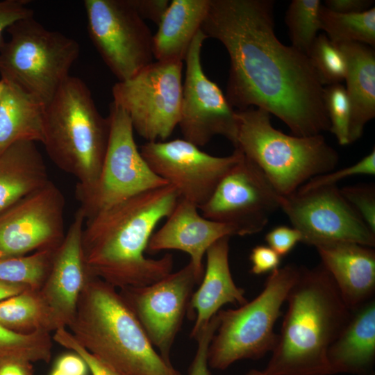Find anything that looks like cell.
Masks as SVG:
<instances>
[{
    "label": "cell",
    "mask_w": 375,
    "mask_h": 375,
    "mask_svg": "<svg viewBox=\"0 0 375 375\" xmlns=\"http://www.w3.org/2000/svg\"><path fill=\"white\" fill-rule=\"evenodd\" d=\"M140 151L156 174L198 208L209 199L242 155L234 149L227 156H212L184 139L147 142Z\"/></svg>",
    "instance_id": "2e32d148"
},
{
    "label": "cell",
    "mask_w": 375,
    "mask_h": 375,
    "mask_svg": "<svg viewBox=\"0 0 375 375\" xmlns=\"http://www.w3.org/2000/svg\"><path fill=\"white\" fill-rule=\"evenodd\" d=\"M54 340L61 345L74 350L85 362L92 375H121L118 372L85 348L74 335L62 327L58 328Z\"/></svg>",
    "instance_id": "d590c367"
},
{
    "label": "cell",
    "mask_w": 375,
    "mask_h": 375,
    "mask_svg": "<svg viewBox=\"0 0 375 375\" xmlns=\"http://www.w3.org/2000/svg\"><path fill=\"white\" fill-rule=\"evenodd\" d=\"M87 370L88 367L81 357L67 354L58 359L51 375H86Z\"/></svg>",
    "instance_id": "b9f144b4"
},
{
    "label": "cell",
    "mask_w": 375,
    "mask_h": 375,
    "mask_svg": "<svg viewBox=\"0 0 375 375\" xmlns=\"http://www.w3.org/2000/svg\"><path fill=\"white\" fill-rule=\"evenodd\" d=\"M232 235L234 232L230 226L204 217L196 205L180 198L166 222L152 234L146 252L178 250L188 253L199 284L208 249L220 238Z\"/></svg>",
    "instance_id": "ac0fdd59"
},
{
    "label": "cell",
    "mask_w": 375,
    "mask_h": 375,
    "mask_svg": "<svg viewBox=\"0 0 375 375\" xmlns=\"http://www.w3.org/2000/svg\"><path fill=\"white\" fill-rule=\"evenodd\" d=\"M108 117L110 136L99 177L89 188L76 185L75 196L85 219L140 193L169 185L142 156L126 112L112 101Z\"/></svg>",
    "instance_id": "9c48e42d"
},
{
    "label": "cell",
    "mask_w": 375,
    "mask_h": 375,
    "mask_svg": "<svg viewBox=\"0 0 375 375\" xmlns=\"http://www.w3.org/2000/svg\"><path fill=\"white\" fill-rule=\"evenodd\" d=\"M281 197L260 169L242 153L199 210L204 217L230 226L234 235H250L264 229L280 208Z\"/></svg>",
    "instance_id": "7c38bea8"
},
{
    "label": "cell",
    "mask_w": 375,
    "mask_h": 375,
    "mask_svg": "<svg viewBox=\"0 0 375 375\" xmlns=\"http://www.w3.org/2000/svg\"><path fill=\"white\" fill-rule=\"evenodd\" d=\"M210 0H172L153 35L156 61H184L206 18Z\"/></svg>",
    "instance_id": "cb8c5ba5"
},
{
    "label": "cell",
    "mask_w": 375,
    "mask_h": 375,
    "mask_svg": "<svg viewBox=\"0 0 375 375\" xmlns=\"http://www.w3.org/2000/svg\"><path fill=\"white\" fill-rule=\"evenodd\" d=\"M0 46L1 78L47 104L70 76L78 57V42L46 28L33 16L10 25Z\"/></svg>",
    "instance_id": "ba28073f"
},
{
    "label": "cell",
    "mask_w": 375,
    "mask_h": 375,
    "mask_svg": "<svg viewBox=\"0 0 375 375\" xmlns=\"http://www.w3.org/2000/svg\"><path fill=\"white\" fill-rule=\"evenodd\" d=\"M206 36L201 29L193 39L186 64L178 126L183 139L200 147L213 137L222 135L235 144V110L219 86L205 74L201 60Z\"/></svg>",
    "instance_id": "5bb4252c"
},
{
    "label": "cell",
    "mask_w": 375,
    "mask_h": 375,
    "mask_svg": "<svg viewBox=\"0 0 375 375\" xmlns=\"http://www.w3.org/2000/svg\"><path fill=\"white\" fill-rule=\"evenodd\" d=\"M340 192L368 227L375 233V188L358 185L340 188Z\"/></svg>",
    "instance_id": "e575fe53"
},
{
    "label": "cell",
    "mask_w": 375,
    "mask_h": 375,
    "mask_svg": "<svg viewBox=\"0 0 375 375\" xmlns=\"http://www.w3.org/2000/svg\"><path fill=\"white\" fill-rule=\"evenodd\" d=\"M301 267L288 264L270 273L260 293L236 309L220 310L208 351L210 368L224 370L237 361L258 360L274 349V325Z\"/></svg>",
    "instance_id": "52a82bcc"
},
{
    "label": "cell",
    "mask_w": 375,
    "mask_h": 375,
    "mask_svg": "<svg viewBox=\"0 0 375 375\" xmlns=\"http://www.w3.org/2000/svg\"><path fill=\"white\" fill-rule=\"evenodd\" d=\"M28 287L24 284L0 281V301L24 292Z\"/></svg>",
    "instance_id": "f6af8a7d"
},
{
    "label": "cell",
    "mask_w": 375,
    "mask_h": 375,
    "mask_svg": "<svg viewBox=\"0 0 375 375\" xmlns=\"http://www.w3.org/2000/svg\"><path fill=\"white\" fill-rule=\"evenodd\" d=\"M55 250L30 256L0 258V281L35 286L47 276Z\"/></svg>",
    "instance_id": "4dcf8cb0"
},
{
    "label": "cell",
    "mask_w": 375,
    "mask_h": 375,
    "mask_svg": "<svg viewBox=\"0 0 375 375\" xmlns=\"http://www.w3.org/2000/svg\"><path fill=\"white\" fill-rule=\"evenodd\" d=\"M49 320L55 321L44 301L25 291L0 301V325L8 329H39Z\"/></svg>",
    "instance_id": "f1b7e54d"
},
{
    "label": "cell",
    "mask_w": 375,
    "mask_h": 375,
    "mask_svg": "<svg viewBox=\"0 0 375 375\" xmlns=\"http://www.w3.org/2000/svg\"><path fill=\"white\" fill-rule=\"evenodd\" d=\"M85 220L83 211L78 208L64 240L53 253L47 274L49 277L43 300L55 321L73 320L86 272L90 270L82 244Z\"/></svg>",
    "instance_id": "d6986e66"
},
{
    "label": "cell",
    "mask_w": 375,
    "mask_h": 375,
    "mask_svg": "<svg viewBox=\"0 0 375 375\" xmlns=\"http://www.w3.org/2000/svg\"><path fill=\"white\" fill-rule=\"evenodd\" d=\"M72 321L75 338L121 375H182L154 348L124 298L107 282L88 285Z\"/></svg>",
    "instance_id": "277c9868"
},
{
    "label": "cell",
    "mask_w": 375,
    "mask_h": 375,
    "mask_svg": "<svg viewBox=\"0 0 375 375\" xmlns=\"http://www.w3.org/2000/svg\"><path fill=\"white\" fill-rule=\"evenodd\" d=\"M49 180L35 142L19 141L8 147L0 154V213Z\"/></svg>",
    "instance_id": "484cf974"
},
{
    "label": "cell",
    "mask_w": 375,
    "mask_h": 375,
    "mask_svg": "<svg viewBox=\"0 0 375 375\" xmlns=\"http://www.w3.org/2000/svg\"><path fill=\"white\" fill-rule=\"evenodd\" d=\"M181 61H155L112 88L113 102L147 142L165 141L178 125L183 82Z\"/></svg>",
    "instance_id": "30bf717a"
},
{
    "label": "cell",
    "mask_w": 375,
    "mask_h": 375,
    "mask_svg": "<svg viewBox=\"0 0 375 375\" xmlns=\"http://www.w3.org/2000/svg\"><path fill=\"white\" fill-rule=\"evenodd\" d=\"M0 375H32L30 363L8 362L0 365Z\"/></svg>",
    "instance_id": "ee69618b"
},
{
    "label": "cell",
    "mask_w": 375,
    "mask_h": 375,
    "mask_svg": "<svg viewBox=\"0 0 375 375\" xmlns=\"http://www.w3.org/2000/svg\"><path fill=\"white\" fill-rule=\"evenodd\" d=\"M327 358L333 374L370 375L375 363L374 298L352 311Z\"/></svg>",
    "instance_id": "7402d4cb"
},
{
    "label": "cell",
    "mask_w": 375,
    "mask_h": 375,
    "mask_svg": "<svg viewBox=\"0 0 375 375\" xmlns=\"http://www.w3.org/2000/svg\"><path fill=\"white\" fill-rule=\"evenodd\" d=\"M320 29L336 44L358 42L375 47V8L358 13L342 14L322 4L319 12Z\"/></svg>",
    "instance_id": "4316f807"
},
{
    "label": "cell",
    "mask_w": 375,
    "mask_h": 375,
    "mask_svg": "<svg viewBox=\"0 0 375 375\" xmlns=\"http://www.w3.org/2000/svg\"><path fill=\"white\" fill-rule=\"evenodd\" d=\"M246 375H263L261 370L251 369Z\"/></svg>",
    "instance_id": "bcb514c9"
},
{
    "label": "cell",
    "mask_w": 375,
    "mask_h": 375,
    "mask_svg": "<svg viewBox=\"0 0 375 375\" xmlns=\"http://www.w3.org/2000/svg\"><path fill=\"white\" fill-rule=\"evenodd\" d=\"M51 344L42 330L24 334L0 325V365L8 362L48 361Z\"/></svg>",
    "instance_id": "83f0119b"
},
{
    "label": "cell",
    "mask_w": 375,
    "mask_h": 375,
    "mask_svg": "<svg viewBox=\"0 0 375 375\" xmlns=\"http://www.w3.org/2000/svg\"><path fill=\"white\" fill-rule=\"evenodd\" d=\"M370 375H374V373H373V374H370Z\"/></svg>",
    "instance_id": "7dc6e473"
},
{
    "label": "cell",
    "mask_w": 375,
    "mask_h": 375,
    "mask_svg": "<svg viewBox=\"0 0 375 375\" xmlns=\"http://www.w3.org/2000/svg\"><path fill=\"white\" fill-rule=\"evenodd\" d=\"M338 45L347 61L345 89L350 104L351 144L361 138L365 125L375 117V51L362 43Z\"/></svg>",
    "instance_id": "603a6c76"
},
{
    "label": "cell",
    "mask_w": 375,
    "mask_h": 375,
    "mask_svg": "<svg viewBox=\"0 0 375 375\" xmlns=\"http://www.w3.org/2000/svg\"><path fill=\"white\" fill-rule=\"evenodd\" d=\"M46 104L0 80V154L19 141L43 142Z\"/></svg>",
    "instance_id": "d4e9b609"
},
{
    "label": "cell",
    "mask_w": 375,
    "mask_h": 375,
    "mask_svg": "<svg viewBox=\"0 0 375 375\" xmlns=\"http://www.w3.org/2000/svg\"><path fill=\"white\" fill-rule=\"evenodd\" d=\"M128 2L144 20L149 19L157 25L169 3L167 0H128Z\"/></svg>",
    "instance_id": "60d3db41"
},
{
    "label": "cell",
    "mask_w": 375,
    "mask_h": 375,
    "mask_svg": "<svg viewBox=\"0 0 375 375\" xmlns=\"http://www.w3.org/2000/svg\"><path fill=\"white\" fill-rule=\"evenodd\" d=\"M89 37L118 81L152 63L153 35L128 0H85Z\"/></svg>",
    "instance_id": "8fae6325"
},
{
    "label": "cell",
    "mask_w": 375,
    "mask_h": 375,
    "mask_svg": "<svg viewBox=\"0 0 375 375\" xmlns=\"http://www.w3.org/2000/svg\"><path fill=\"white\" fill-rule=\"evenodd\" d=\"M265 241L281 257L288 254L297 245L301 242V235L295 228L278 226L265 235Z\"/></svg>",
    "instance_id": "74e56055"
},
{
    "label": "cell",
    "mask_w": 375,
    "mask_h": 375,
    "mask_svg": "<svg viewBox=\"0 0 375 375\" xmlns=\"http://www.w3.org/2000/svg\"><path fill=\"white\" fill-rule=\"evenodd\" d=\"M323 99L330 123L329 131L340 144H349L350 104L345 87L341 83L324 86Z\"/></svg>",
    "instance_id": "d6a6232c"
},
{
    "label": "cell",
    "mask_w": 375,
    "mask_h": 375,
    "mask_svg": "<svg viewBox=\"0 0 375 375\" xmlns=\"http://www.w3.org/2000/svg\"><path fill=\"white\" fill-rule=\"evenodd\" d=\"M225 236L213 243L206 253V265L199 288L190 298L188 317L194 320L190 337L196 339L210 319L227 304L239 306L248 301L245 291L234 282L229 266V240Z\"/></svg>",
    "instance_id": "ffe728a7"
},
{
    "label": "cell",
    "mask_w": 375,
    "mask_h": 375,
    "mask_svg": "<svg viewBox=\"0 0 375 375\" xmlns=\"http://www.w3.org/2000/svg\"><path fill=\"white\" fill-rule=\"evenodd\" d=\"M280 209L306 244L315 247L347 242L375 246V233L344 198L337 185L297 190L282 196Z\"/></svg>",
    "instance_id": "4fadbf2b"
},
{
    "label": "cell",
    "mask_w": 375,
    "mask_h": 375,
    "mask_svg": "<svg viewBox=\"0 0 375 375\" xmlns=\"http://www.w3.org/2000/svg\"><path fill=\"white\" fill-rule=\"evenodd\" d=\"M180 195L170 185L143 192L86 219L82 244L92 274L112 286L140 287L172 272L174 258L145 256L157 224L172 212Z\"/></svg>",
    "instance_id": "7a4b0ae2"
},
{
    "label": "cell",
    "mask_w": 375,
    "mask_h": 375,
    "mask_svg": "<svg viewBox=\"0 0 375 375\" xmlns=\"http://www.w3.org/2000/svg\"><path fill=\"white\" fill-rule=\"evenodd\" d=\"M374 3V0H326L323 5L335 12L352 14L366 11L372 8Z\"/></svg>",
    "instance_id": "7bdbcfd3"
},
{
    "label": "cell",
    "mask_w": 375,
    "mask_h": 375,
    "mask_svg": "<svg viewBox=\"0 0 375 375\" xmlns=\"http://www.w3.org/2000/svg\"><path fill=\"white\" fill-rule=\"evenodd\" d=\"M273 0H210L201 31L228 52L226 97L234 108L263 109L293 135L329 131L324 85L308 56L283 44L274 30Z\"/></svg>",
    "instance_id": "6da1fadb"
},
{
    "label": "cell",
    "mask_w": 375,
    "mask_h": 375,
    "mask_svg": "<svg viewBox=\"0 0 375 375\" xmlns=\"http://www.w3.org/2000/svg\"><path fill=\"white\" fill-rule=\"evenodd\" d=\"M110 136V120L97 109L88 85L69 76L46 105L42 144L51 160L89 188L100 174Z\"/></svg>",
    "instance_id": "5b68a950"
},
{
    "label": "cell",
    "mask_w": 375,
    "mask_h": 375,
    "mask_svg": "<svg viewBox=\"0 0 375 375\" xmlns=\"http://www.w3.org/2000/svg\"><path fill=\"white\" fill-rule=\"evenodd\" d=\"M218 324L219 318L216 314L195 339L197 347L188 369V375H211L208 363V351Z\"/></svg>",
    "instance_id": "8d00e7d4"
},
{
    "label": "cell",
    "mask_w": 375,
    "mask_h": 375,
    "mask_svg": "<svg viewBox=\"0 0 375 375\" xmlns=\"http://www.w3.org/2000/svg\"><path fill=\"white\" fill-rule=\"evenodd\" d=\"M375 174V149L351 166L315 176L299 188L306 190L322 186L335 185L340 180L356 175Z\"/></svg>",
    "instance_id": "836d02e7"
},
{
    "label": "cell",
    "mask_w": 375,
    "mask_h": 375,
    "mask_svg": "<svg viewBox=\"0 0 375 375\" xmlns=\"http://www.w3.org/2000/svg\"><path fill=\"white\" fill-rule=\"evenodd\" d=\"M0 258H1V255H0Z\"/></svg>",
    "instance_id": "c3c4849f"
},
{
    "label": "cell",
    "mask_w": 375,
    "mask_h": 375,
    "mask_svg": "<svg viewBox=\"0 0 375 375\" xmlns=\"http://www.w3.org/2000/svg\"><path fill=\"white\" fill-rule=\"evenodd\" d=\"M315 248L321 265L332 277L351 310L374 299L375 251L373 247L338 242L320 244Z\"/></svg>",
    "instance_id": "44dd1931"
},
{
    "label": "cell",
    "mask_w": 375,
    "mask_h": 375,
    "mask_svg": "<svg viewBox=\"0 0 375 375\" xmlns=\"http://www.w3.org/2000/svg\"><path fill=\"white\" fill-rule=\"evenodd\" d=\"M235 149L253 161L283 197L295 192L310 178L334 170L338 152L322 134L287 135L271 124L270 114L250 107L235 110Z\"/></svg>",
    "instance_id": "8992f818"
},
{
    "label": "cell",
    "mask_w": 375,
    "mask_h": 375,
    "mask_svg": "<svg viewBox=\"0 0 375 375\" xmlns=\"http://www.w3.org/2000/svg\"><path fill=\"white\" fill-rule=\"evenodd\" d=\"M65 198L51 180L0 213L1 258L35 250H56L62 243Z\"/></svg>",
    "instance_id": "9a60e30c"
},
{
    "label": "cell",
    "mask_w": 375,
    "mask_h": 375,
    "mask_svg": "<svg viewBox=\"0 0 375 375\" xmlns=\"http://www.w3.org/2000/svg\"><path fill=\"white\" fill-rule=\"evenodd\" d=\"M26 0L0 1V46L3 41V31L15 22L33 16V10Z\"/></svg>",
    "instance_id": "f35d334b"
},
{
    "label": "cell",
    "mask_w": 375,
    "mask_h": 375,
    "mask_svg": "<svg viewBox=\"0 0 375 375\" xmlns=\"http://www.w3.org/2000/svg\"><path fill=\"white\" fill-rule=\"evenodd\" d=\"M281 257L269 246L257 245L249 255L251 273L256 275L272 272L279 268Z\"/></svg>",
    "instance_id": "ab89813d"
},
{
    "label": "cell",
    "mask_w": 375,
    "mask_h": 375,
    "mask_svg": "<svg viewBox=\"0 0 375 375\" xmlns=\"http://www.w3.org/2000/svg\"><path fill=\"white\" fill-rule=\"evenodd\" d=\"M322 4L319 0H292L285 13L291 46L307 56L320 29Z\"/></svg>",
    "instance_id": "f546056e"
},
{
    "label": "cell",
    "mask_w": 375,
    "mask_h": 375,
    "mask_svg": "<svg viewBox=\"0 0 375 375\" xmlns=\"http://www.w3.org/2000/svg\"><path fill=\"white\" fill-rule=\"evenodd\" d=\"M199 284L189 262L177 272L140 287H126L122 296L164 360L170 361L173 344Z\"/></svg>",
    "instance_id": "e0dca14e"
},
{
    "label": "cell",
    "mask_w": 375,
    "mask_h": 375,
    "mask_svg": "<svg viewBox=\"0 0 375 375\" xmlns=\"http://www.w3.org/2000/svg\"><path fill=\"white\" fill-rule=\"evenodd\" d=\"M308 56L324 86L341 83L345 80L347 73L346 56L338 45L324 33L317 36Z\"/></svg>",
    "instance_id": "1f68e13d"
},
{
    "label": "cell",
    "mask_w": 375,
    "mask_h": 375,
    "mask_svg": "<svg viewBox=\"0 0 375 375\" xmlns=\"http://www.w3.org/2000/svg\"><path fill=\"white\" fill-rule=\"evenodd\" d=\"M287 310L263 375H332L327 353L352 310L320 264L301 267L285 301Z\"/></svg>",
    "instance_id": "3957f363"
}]
</instances>
